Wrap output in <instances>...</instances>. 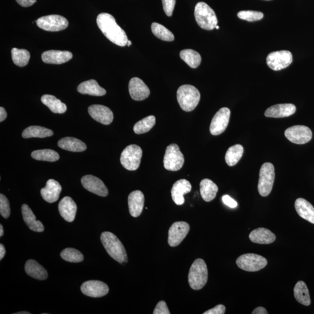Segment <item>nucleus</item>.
Returning <instances> with one entry per match:
<instances>
[{
	"label": "nucleus",
	"mask_w": 314,
	"mask_h": 314,
	"mask_svg": "<svg viewBox=\"0 0 314 314\" xmlns=\"http://www.w3.org/2000/svg\"><path fill=\"white\" fill-rule=\"evenodd\" d=\"M142 155V150L139 146H127L121 154V164L128 171H135L139 167Z\"/></svg>",
	"instance_id": "7"
},
{
	"label": "nucleus",
	"mask_w": 314,
	"mask_h": 314,
	"mask_svg": "<svg viewBox=\"0 0 314 314\" xmlns=\"http://www.w3.org/2000/svg\"><path fill=\"white\" fill-rule=\"evenodd\" d=\"M268 264L267 259L256 254L249 253L240 255L236 264L241 270L248 272H257L264 268Z\"/></svg>",
	"instance_id": "9"
},
{
	"label": "nucleus",
	"mask_w": 314,
	"mask_h": 314,
	"mask_svg": "<svg viewBox=\"0 0 314 314\" xmlns=\"http://www.w3.org/2000/svg\"><path fill=\"white\" fill-rule=\"evenodd\" d=\"M284 135L293 143L304 145L312 140L313 133L309 127L296 126L288 128L285 130Z\"/></svg>",
	"instance_id": "12"
},
{
	"label": "nucleus",
	"mask_w": 314,
	"mask_h": 314,
	"mask_svg": "<svg viewBox=\"0 0 314 314\" xmlns=\"http://www.w3.org/2000/svg\"><path fill=\"white\" fill-rule=\"evenodd\" d=\"M11 54L13 62L16 65L24 67L27 65L30 62L31 55L30 52L27 50L13 48Z\"/></svg>",
	"instance_id": "38"
},
{
	"label": "nucleus",
	"mask_w": 314,
	"mask_h": 314,
	"mask_svg": "<svg viewBox=\"0 0 314 314\" xmlns=\"http://www.w3.org/2000/svg\"><path fill=\"white\" fill-rule=\"evenodd\" d=\"M292 62V54L287 50L274 51L267 58L268 66L276 71L287 68Z\"/></svg>",
	"instance_id": "11"
},
{
	"label": "nucleus",
	"mask_w": 314,
	"mask_h": 314,
	"mask_svg": "<svg viewBox=\"0 0 314 314\" xmlns=\"http://www.w3.org/2000/svg\"><path fill=\"white\" fill-rule=\"evenodd\" d=\"M131 97L135 101H142L149 97L150 89L145 82L139 78L131 79L129 83Z\"/></svg>",
	"instance_id": "17"
},
{
	"label": "nucleus",
	"mask_w": 314,
	"mask_h": 314,
	"mask_svg": "<svg viewBox=\"0 0 314 314\" xmlns=\"http://www.w3.org/2000/svg\"><path fill=\"white\" fill-rule=\"evenodd\" d=\"M11 210L9 201L4 194H0V214L5 219L10 216Z\"/></svg>",
	"instance_id": "43"
},
{
	"label": "nucleus",
	"mask_w": 314,
	"mask_h": 314,
	"mask_svg": "<svg viewBox=\"0 0 314 314\" xmlns=\"http://www.w3.org/2000/svg\"><path fill=\"white\" fill-rule=\"evenodd\" d=\"M225 307L222 304H220V305L215 307L214 308L207 311L204 313V314H224L225 313Z\"/></svg>",
	"instance_id": "46"
},
{
	"label": "nucleus",
	"mask_w": 314,
	"mask_h": 314,
	"mask_svg": "<svg viewBox=\"0 0 314 314\" xmlns=\"http://www.w3.org/2000/svg\"><path fill=\"white\" fill-rule=\"evenodd\" d=\"M244 152V149L242 145H236L230 147L227 150L225 155V161L229 166H233L237 164L241 159Z\"/></svg>",
	"instance_id": "36"
},
{
	"label": "nucleus",
	"mask_w": 314,
	"mask_h": 314,
	"mask_svg": "<svg viewBox=\"0 0 314 314\" xmlns=\"http://www.w3.org/2000/svg\"><path fill=\"white\" fill-rule=\"evenodd\" d=\"M177 100L183 110L190 112L193 111L199 103L200 94L193 86L182 85L178 90Z\"/></svg>",
	"instance_id": "3"
},
{
	"label": "nucleus",
	"mask_w": 314,
	"mask_h": 314,
	"mask_svg": "<svg viewBox=\"0 0 314 314\" xmlns=\"http://www.w3.org/2000/svg\"><path fill=\"white\" fill-rule=\"evenodd\" d=\"M200 194L203 199L210 202L216 198L219 188L212 181L204 179L200 182Z\"/></svg>",
	"instance_id": "31"
},
{
	"label": "nucleus",
	"mask_w": 314,
	"mask_h": 314,
	"mask_svg": "<svg viewBox=\"0 0 314 314\" xmlns=\"http://www.w3.org/2000/svg\"><path fill=\"white\" fill-rule=\"evenodd\" d=\"M72 53L68 51L49 50L41 55L43 62L46 63L62 64L72 59Z\"/></svg>",
	"instance_id": "21"
},
{
	"label": "nucleus",
	"mask_w": 314,
	"mask_h": 314,
	"mask_svg": "<svg viewBox=\"0 0 314 314\" xmlns=\"http://www.w3.org/2000/svg\"><path fill=\"white\" fill-rule=\"evenodd\" d=\"M250 240L253 243L257 244L268 245L271 244L276 240V236L271 230L264 228V227H259L254 230L250 234Z\"/></svg>",
	"instance_id": "25"
},
{
	"label": "nucleus",
	"mask_w": 314,
	"mask_h": 314,
	"mask_svg": "<svg viewBox=\"0 0 314 314\" xmlns=\"http://www.w3.org/2000/svg\"><path fill=\"white\" fill-rule=\"evenodd\" d=\"M78 91L83 94L102 96L106 94V91L99 86L97 81L91 79L83 82L78 86Z\"/></svg>",
	"instance_id": "28"
},
{
	"label": "nucleus",
	"mask_w": 314,
	"mask_h": 314,
	"mask_svg": "<svg viewBox=\"0 0 314 314\" xmlns=\"http://www.w3.org/2000/svg\"><path fill=\"white\" fill-rule=\"evenodd\" d=\"M7 117V113L4 109L2 107H0V122L4 121Z\"/></svg>",
	"instance_id": "50"
},
{
	"label": "nucleus",
	"mask_w": 314,
	"mask_h": 314,
	"mask_svg": "<svg viewBox=\"0 0 314 314\" xmlns=\"http://www.w3.org/2000/svg\"><path fill=\"white\" fill-rule=\"evenodd\" d=\"M180 57L183 61L192 68H196L200 65L201 57L200 54L191 49L181 51Z\"/></svg>",
	"instance_id": "35"
},
{
	"label": "nucleus",
	"mask_w": 314,
	"mask_h": 314,
	"mask_svg": "<svg viewBox=\"0 0 314 314\" xmlns=\"http://www.w3.org/2000/svg\"><path fill=\"white\" fill-rule=\"evenodd\" d=\"M100 238L102 245L111 258L120 264L127 262L126 250L114 234L104 232L102 233Z\"/></svg>",
	"instance_id": "2"
},
{
	"label": "nucleus",
	"mask_w": 314,
	"mask_h": 314,
	"mask_svg": "<svg viewBox=\"0 0 314 314\" xmlns=\"http://www.w3.org/2000/svg\"><path fill=\"white\" fill-rule=\"evenodd\" d=\"M294 207L300 217L314 224V207L312 204L304 198H299L296 200Z\"/></svg>",
	"instance_id": "26"
},
{
	"label": "nucleus",
	"mask_w": 314,
	"mask_h": 314,
	"mask_svg": "<svg viewBox=\"0 0 314 314\" xmlns=\"http://www.w3.org/2000/svg\"><path fill=\"white\" fill-rule=\"evenodd\" d=\"M58 146L63 150L72 152H82L87 149L85 143L81 140L70 137L61 139L58 143Z\"/></svg>",
	"instance_id": "30"
},
{
	"label": "nucleus",
	"mask_w": 314,
	"mask_h": 314,
	"mask_svg": "<svg viewBox=\"0 0 314 314\" xmlns=\"http://www.w3.org/2000/svg\"><path fill=\"white\" fill-rule=\"evenodd\" d=\"M184 156L181 153L179 147L176 144H171L166 149L163 165L170 171H178L184 166Z\"/></svg>",
	"instance_id": "8"
},
{
	"label": "nucleus",
	"mask_w": 314,
	"mask_h": 314,
	"mask_svg": "<svg viewBox=\"0 0 314 314\" xmlns=\"http://www.w3.org/2000/svg\"><path fill=\"white\" fill-rule=\"evenodd\" d=\"M145 204V195L140 190L133 191L128 197L129 213L133 217L137 218L143 212Z\"/></svg>",
	"instance_id": "20"
},
{
	"label": "nucleus",
	"mask_w": 314,
	"mask_h": 314,
	"mask_svg": "<svg viewBox=\"0 0 314 314\" xmlns=\"http://www.w3.org/2000/svg\"><path fill=\"white\" fill-rule=\"evenodd\" d=\"M230 117V111L229 108H220L214 115L210 125V131L214 136L220 135L225 132L228 126Z\"/></svg>",
	"instance_id": "13"
},
{
	"label": "nucleus",
	"mask_w": 314,
	"mask_h": 314,
	"mask_svg": "<svg viewBox=\"0 0 314 314\" xmlns=\"http://www.w3.org/2000/svg\"><path fill=\"white\" fill-rule=\"evenodd\" d=\"M4 235V229H3L2 225H0V236L2 237Z\"/></svg>",
	"instance_id": "52"
},
{
	"label": "nucleus",
	"mask_w": 314,
	"mask_h": 314,
	"mask_svg": "<svg viewBox=\"0 0 314 314\" xmlns=\"http://www.w3.org/2000/svg\"><path fill=\"white\" fill-rule=\"evenodd\" d=\"M208 272L203 259H195L189 270L188 281L191 289L198 290L203 288L208 281Z\"/></svg>",
	"instance_id": "4"
},
{
	"label": "nucleus",
	"mask_w": 314,
	"mask_h": 314,
	"mask_svg": "<svg viewBox=\"0 0 314 314\" xmlns=\"http://www.w3.org/2000/svg\"><path fill=\"white\" fill-rule=\"evenodd\" d=\"M191 190L190 183L186 179H181L176 182L171 189L173 201L178 206H181L185 202L184 195L190 192Z\"/></svg>",
	"instance_id": "19"
},
{
	"label": "nucleus",
	"mask_w": 314,
	"mask_h": 314,
	"mask_svg": "<svg viewBox=\"0 0 314 314\" xmlns=\"http://www.w3.org/2000/svg\"><path fill=\"white\" fill-rule=\"evenodd\" d=\"M153 314H170L171 313H170L167 305H166L164 301H160V302L157 304L155 310H154Z\"/></svg>",
	"instance_id": "45"
},
{
	"label": "nucleus",
	"mask_w": 314,
	"mask_h": 314,
	"mask_svg": "<svg viewBox=\"0 0 314 314\" xmlns=\"http://www.w3.org/2000/svg\"><path fill=\"white\" fill-rule=\"evenodd\" d=\"M59 210L61 216L68 222L74 220L77 212V206L75 201L70 197H65L60 201Z\"/></svg>",
	"instance_id": "24"
},
{
	"label": "nucleus",
	"mask_w": 314,
	"mask_h": 314,
	"mask_svg": "<svg viewBox=\"0 0 314 314\" xmlns=\"http://www.w3.org/2000/svg\"><path fill=\"white\" fill-rule=\"evenodd\" d=\"M152 31L157 37L163 41H172L175 39L174 35L171 31L163 25L156 22L152 24Z\"/></svg>",
	"instance_id": "40"
},
{
	"label": "nucleus",
	"mask_w": 314,
	"mask_h": 314,
	"mask_svg": "<svg viewBox=\"0 0 314 314\" xmlns=\"http://www.w3.org/2000/svg\"><path fill=\"white\" fill-rule=\"evenodd\" d=\"M61 257L66 261L69 262H81L83 261V255L82 252L75 249L66 248L61 252Z\"/></svg>",
	"instance_id": "41"
},
{
	"label": "nucleus",
	"mask_w": 314,
	"mask_h": 314,
	"mask_svg": "<svg viewBox=\"0 0 314 314\" xmlns=\"http://www.w3.org/2000/svg\"><path fill=\"white\" fill-rule=\"evenodd\" d=\"M194 16L198 26L204 30H213L217 26L218 19L216 13L206 3H197L195 6Z\"/></svg>",
	"instance_id": "5"
},
{
	"label": "nucleus",
	"mask_w": 314,
	"mask_h": 314,
	"mask_svg": "<svg viewBox=\"0 0 314 314\" xmlns=\"http://www.w3.org/2000/svg\"><path fill=\"white\" fill-rule=\"evenodd\" d=\"M275 168L270 162L264 163L259 171L258 185L259 194L262 197H267L271 193L275 181Z\"/></svg>",
	"instance_id": "6"
},
{
	"label": "nucleus",
	"mask_w": 314,
	"mask_h": 314,
	"mask_svg": "<svg viewBox=\"0 0 314 314\" xmlns=\"http://www.w3.org/2000/svg\"><path fill=\"white\" fill-rule=\"evenodd\" d=\"M99 29L108 39L118 46H126L128 38L126 31L117 24L113 16L107 13H101L97 18Z\"/></svg>",
	"instance_id": "1"
},
{
	"label": "nucleus",
	"mask_w": 314,
	"mask_h": 314,
	"mask_svg": "<svg viewBox=\"0 0 314 314\" xmlns=\"http://www.w3.org/2000/svg\"><path fill=\"white\" fill-rule=\"evenodd\" d=\"M25 272L33 278L37 280H46L48 278L47 272L45 269L33 259H29L25 266Z\"/></svg>",
	"instance_id": "29"
},
{
	"label": "nucleus",
	"mask_w": 314,
	"mask_h": 314,
	"mask_svg": "<svg viewBox=\"0 0 314 314\" xmlns=\"http://www.w3.org/2000/svg\"><path fill=\"white\" fill-rule=\"evenodd\" d=\"M6 253L4 245L2 244L0 245V259H2L4 258Z\"/></svg>",
	"instance_id": "51"
},
{
	"label": "nucleus",
	"mask_w": 314,
	"mask_h": 314,
	"mask_svg": "<svg viewBox=\"0 0 314 314\" xmlns=\"http://www.w3.org/2000/svg\"><path fill=\"white\" fill-rule=\"evenodd\" d=\"M41 101L43 103L55 114H63L65 113L66 105L57 98L55 96L45 94L41 98Z\"/></svg>",
	"instance_id": "32"
},
{
	"label": "nucleus",
	"mask_w": 314,
	"mask_h": 314,
	"mask_svg": "<svg viewBox=\"0 0 314 314\" xmlns=\"http://www.w3.org/2000/svg\"><path fill=\"white\" fill-rule=\"evenodd\" d=\"M18 4L24 7H28L33 5L35 2H36V0H16Z\"/></svg>",
	"instance_id": "48"
},
{
	"label": "nucleus",
	"mask_w": 314,
	"mask_h": 314,
	"mask_svg": "<svg viewBox=\"0 0 314 314\" xmlns=\"http://www.w3.org/2000/svg\"><path fill=\"white\" fill-rule=\"evenodd\" d=\"M238 17L243 20L254 22L261 20L264 17L263 13L254 11H242L238 14Z\"/></svg>",
	"instance_id": "42"
},
{
	"label": "nucleus",
	"mask_w": 314,
	"mask_h": 314,
	"mask_svg": "<svg viewBox=\"0 0 314 314\" xmlns=\"http://www.w3.org/2000/svg\"><path fill=\"white\" fill-rule=\"evenodd\" d=\"M222 199L223 203L230 208H235L238 207V203L228 195H223Z\"/></svg>",
	"instance_id": "47"
},
{
	"label": "nucleus",
	"mask_w": 314,
	"mask_h": 314,
	"mask_svg": "<svg viewBox=\"0 0 314 314\" xmlns=\"http://www.w3.org/2000/svg\"><path fill=\"white\" fill-rule=\"evenodd\" d=\"M163 11L168 17H171L176 4V0H162Z\"/></svg>",
	"instance_id": "44"
},
{
	"label": "nucleus",
	"mask_w": 314,
	"mask_h": 314,
	"mask_svg": "<svg viewBox=\"0 0 314 314\" xmlns=\"http://www.w3.org/2000/svg\"><path fill=\"white\" fill-rule=\"evenodd\" d=\"M156 124V117L153 115L143 118L134 125L133 130L136 134H143L149 132Z\"/></svg>",
	"instance_id": "39"
},
{
	"label": "nucleus",
	"mask_w": 314,
	"mask_h": 314,
	"mask_svg": "<svg viewBox=\"0 0 314 314\" xmlns=\"http://www.w3.org/2000/svg\"><path fill=\"white\" fill-rule=\"evenodd\" d=\"M15 314H30V313L29 312H19V313H14Z\"/></svg>",
	"instance_id": "53"
},
{
	"label": "nucleus",
	"mask_w": 314,
	"mask_h": 314,
	"mask_svg": "<svg viewBox=\"0 0 314 314\" xmlns=\"http://www.w3.org/2000/svg\"><path fill=\"white\" fill-rule=\"evenodd\" d=\"M31 156L38 161L55 162L60 159V156L56 152L50 149L36 150L31 153Z\"/></svg>",
	"instance_id": "37"
},
{
	"label": "nucleus",
	"mask_w": 314,
	"mask_h": 314,
	"mask_svg": "<svg viewBox=\"0 0 314 314\" xmlns=\"http://www.w3.org/2000/svg\"><path fill=\"white\" fill-rule=\"evenodd\" d=\"M22 216L24 220L30 229L34 232H42L44 227L40 220H37L36 216L27 204H23L22 206Z\"/></svg>",
	"instance_id": "27"
},
{
	"label": "nucleus",
	"mask_w": 314,
	"mask_h": 314,
	"mask_svg": "<svg viewBox=\"0 0 314 314\" xmlns=\"http://www.w3.org/2000/svg\"><path fill=\"white\" fill-rule=\"evenodd\" d=\"M53 131L47 129V128L38 126H31L24 130L23 133H22V137L25 139L31 138V137L44 138V137L53 136Z\"/></svg>",
	"instance_id": "34"
},
{
	"label": "nucleus",
	"mask_w": 314,
	"mask_h": 314,
	"mask_svg": "<svg viewBox=\"0 0 314 314\" xmlns=\"http://www.w3.org/2000/svg\"><path fill=\"white\" fill-rule=\"evenodd\" d=\"M216 28L217 29V30H219L220 27H219V26L217 25Z\"/></svg>",
	"instance_id": "55"
},
{
	"label": "nucleus",
	"mask_w": 314,
	"mask_h": 314,
	"mask_svg": "<svg viewBox=\"0 0 314 314\" xmlns=\"http://www.w3.org/2000/svg\"><path fill=\"white\" fill-rule=\"evenodd\" d=\"M294 296L296 300L304 306L311 304V299L308 288L303 281L298 282L294 288Z\"/></svg>",
	"instance_id": "33"
},
{
	"label": "nucleus",
	"mask_w": 314,
	"mask_h": 314,
	"mask_svg": "<svg viewBox=\"0 0 314 314\" xmlns=\"http://www.w3.org/2000/svg\"><path fill=\"white\" fill-rule=\"evenodd\" d=\"M83 188L92 193L101 197H106L108 194V190L103 182L100 179L91 175L83 176L81 179Z\"/></svg>",
	"instance_id": "16"
},
{
	"label": "nucleus",
	"mask_w": 314,
	"mask_h": 314,
	"mask_svg": "<svg viewBox=\"0 0 314 314\" xmlns=\"http://www.w3.org/2000/svg\"><path fill=\"white\" fill-rule=\"evenodd\" d=\"M131 45H132V41H131L129 40H128L127 46L128 47H130L131 46Z\"/></svg>",
	"instance_id": "54"
},
{
	"label": "nucleus",
	"mask_w": 314,
	"mask_h": 314,
	"mask_svg": "<svg viewBox=\"0 0 314 314\" xmlns=\"http://www.w3.org/2000/svg\"><path fill=\"white\" fill-rule=\"evenodd\" d=\"M296 111V107L292 104H277L268 108L265 112V116L275 118L288 117Z\"/></svg>",
	"instance_id": "22"
},
{
	"label": "nucleus",
	"mask_w": 314,
	"mask_h": 314,
	"mask_svg": "<svg viewBox=\"0 0 314 314\" xmlns=\"http://www.w3.org/2000/svg\"><path fill=\"white\" fill-rule=\"evenodd\" d=\"M62 190V186L59 182L54 179H49L47 182L46 187L41 188L40 193L45 201L53 203L59 200Z\"/></svg>",
	"instance_id": "23"
},
{
	"label": "nucleus",
	"mask_w": 314,
	"mask_h": 314,
	"mask_svg": "<svg viewBox=\"0 0 314 314\" xmlns=\"http://www.w3.org/2000/svg\"><path fill=\"white\" fill-rule=\"evenodd\" d=\"M267 310L264 307H258L253 311L252 314H268Z\"/></svg>",
	"instance_id": "49"
},
{
	"label": "nucleus",
	"mask_w": 314,
	"mask_h": 314,
	"mask_svg": "<svg viewBox=\"0 0 314 314\" xmlns=\"http://www.w3.org/2000/svg\"><path fill=\"white\" fill-rule=\"evenodd\" d=\"M81 290L85 295L98 298L107 295L109 287L107 284L99 281H89L82 284Z\"/></svg>",
	"instance_id": "15"
},
{
	"label": "nucleus",
	"mask_w": 314,
	"mask_h": 314,
	"mask_svg": "<svg viewBox=\"0 0 314 314\" xmlns=\"http://www.w3.org/2000/svg\"><path fill=\"white\" fill-rule=\"evenodd\" d=\"M90 115L94 120L108 126L114 120V114L110 108L102 105H92L88 108Z\"/></svg>",
	"instance_id": "18"
},
{
	"label": "nucleus",
	"mask_w": 314,
	"mask_h": 314,
	"mask_svg": "<svg viewBox=\"0 0 314 314\" xmlns=\"http://www.w3.org/2000/svg\"><path fill=\"white\" fill-rule=\"evenodd\" d=\"M190 225L185 222H176L170 227L168 232V244L170 246H178L188 235Z\"/></svg>",
	"instance_id": "14"
},
{
	"label": "nucleus",
	"mask_w": 314,
	"mask_h": 314,
	"mask_svg": "<svg viewBox=\"0 0 314 314\" xmlns=\"http://www.w3.org/2000/svg\"><path fill=\"white\" fill-rule=\"evenodd\" d=\"M38 28L46 31H59L68 27V21L59 15H50L38 18L36 21Z\"/></svg>",
	"instance_id": "10"
}]
</instances>
